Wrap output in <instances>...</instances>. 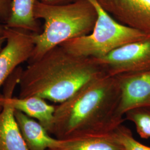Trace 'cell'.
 Listing matches in <instances>:
<instances>
[{
	"label": "cell",
	"instance_id": "d6986e66",
	"mask_svg": "<svg viewBox=\"0 0 150 150\" xmlns=\"http://www.w3.org/2000/svg\"><path fill=\"white\" fill-rule=\"evenodd\" d=\"M5 25H3L0 22V36L4 35V34H5Z\"/></svg>",
	"mask_w": 150,
	"mask_h": 150
},
{
	"label": "cell",
	"instance_id": "6da1fadb",
	"mask_svg": "<svg viewBox=\"0 0 150 150\" xmlns=\"http://www.w3.org/2000/svg\"><path fill=\"white\" fill-rule=\"evenodd\" d=\"M120 98L117 77L98 76L56 106L49 133L62 140L112 134L125 120Z\"/></svg>",
	"mask_w": 150,
	"mask_h": 150
},
{
	"label": "cell",
	"instance_id": "9a60e30c",
	"mask_svg": "<svg viewBox=\"0 0 150 150\" xmlns=\"http://www.w3.org/2000/svg\"><path fill=\"white\" fill-rule=\"evenodd\" d=\"M113 135L125 150H150V147L135 139L131 129L122 124L114 131Z\"/></svg>",
	"mask_w": 150,
	"mask_h": 150
},
{
	"label": "cell",
	"instance_id": "4fadbf2b",
	"mask_svg": "<svg viewBox=\"0 0 150 150\" xmlns=\"http://www.w3.org/2000/svg\"><path fill=\"white\" fill-rule=\"evenodd\" d=\"M52 150H125L113 133L103 136L64 139L59 147Z\"/></svg>",
	"mask_w": 150,
	"mask_h": 150
},
{
	"label": "cell",
	"instance_id": "ffe728a7",
	"mask_svg": "<svg viewBox=\"0 0 150 150\" xmlns=\"http://www.w3.org/2000/svg\"></svg>",
	"mask_w": 150,
	"mask_h": 150
},
{
	"label": "cell",
	"instance_id": "2e32d148",
	"mask_svg": "<svg viewBox=\"0 0 150 150\" xmlns=\"http://www.w3.org/2000/svg\"><path fill=\"white\" fill-rule=\"evenodd\" d=\"M13 0H0V22H6L11 16Z\"/></svg>",
	"mask_w": 150,
	"mask_h": 150
},
{
	"label": "cell",
	"instance_id": "9c48e42d",
	"mask_svg": "<svg viewBox=\"0 0 150 150\" xmlns=\"http://www.w3.org/2000/svg\"><path fill=\"white\" fill-rule=\"evenodd\" d=\"M15 88L5 86L3 97L15 110L37 120L48 131L51 129L56 106L48 103L46 100L36 96L27 97H13Z\"/></svg>",
	"mask_w": 150,
	"mask_h": 150
},
{
	"label": "cell",
	"instance_id": "3957f363",
	"mask_svg": "<svg viewBox=\"0 0 150 150\" xmlns=\"http://www.w3.org/2000/svg\"><path fill=\"white\" fill-rule=\"evenodd\" d=\"M33 13L36 19L43 20L44 26L40 33H33L34 48L28 64L66 41L90 33L97 16L96 8L88 0L62 5L38 1Z\"/></svg>",
	"mask_w": 150,
	"mask_h": 150
},
{
	"label": "cell",
	"instance_id": "7a4b0ae2",
	"mask_svg": "<svg viewBox=\"0 0 150 150\" xmlns=\"http://www.w3.org/2000/svg\"><path fill=\"white\" fill-rule=\"evenodd\" d=\"M103 74L106 73L96 59L76 56L57 46L22 70L18 97L36 96L59 104Z\"/></svg>",
	"mask_w": 150,
	"mask_h": 150
},
{
	"label": "cell",
	"instance_id": "277c9868",
	"mask_svg": "<svg viewBox=\"0 0 150 150\" xmlns=\"http://www.w3.org/2000/svg\"><path fill=\"white\" fill-rule=\"evenodd\" d=\"M88 1L96 10L95 26L90 33L71 39L59 45L69 52L80 57L101 59L126 44L150 38L117 21L97 0Z\"/></svg>",
	"mask_w": 150,
	"mask_h": 150
},
{
	"label": "cell",
	"instance_id": "5b68a950",
	"mask_svg": "<svg viewBox=\"0 0 150 150\" xmlns=\"http://www.w3.org/2000/svg\"><path fill=\"white\" fill-rule=\"evenodd\" d=\"M107 75L117 76L150 69V38L126 44L96 59Z\"/></svg>",
	"mask_w": 150,
	"mask_h": 150
},
{
	"label": "cell",
	"instance_id": "8992f818",
	"mask_svg": "<svg viewBox=\"0 0 150 150\" xmlns=\"http://www.w3.org/2000/svg\"><path fill=\"white\" fill-rule=\"evenodd\" d=\"M5 46L0 51V87L20 64L28 61L34 48L32 32L5 26Z\"/></svg>",
	"mask_w": 150,
	"mask_h": 150
},
{
	"label": "cell",
	"instance_id": "30bf717a",
	"mask_svg": "<svg viewBox=\"0 0 150 150\" xmlns=\"http://www.w3.org/2000/svg\"><path fill=\"white\" fill-rule=\"evenodd\" d=\"M16 122L30 150H54L59 147L62 140L50 135L37 120L15 110Z\"/></svg>",
	"mask_w": 150,
	"mask_h": 150
},
{
	"label": "cell",
	"instance_id": "7c38bea8",
	"mask_svg": "<svg viewBox=\"0 0 150 150\" xmlns=\"http://www.w3.org/2000/svg\"><path fill=\"white\" fill-rule=\"evenodd\" d=\"M47 0H13L11 16L6 22V27L23 30L38 33L42 31L40 23L36 19L33 8L38 1L46 2Z\"/></svg>",
	"mask_w": 150,
	"mask_h": 150
},
{
	"label": "cell",
	"instance_id": "5bb4252c",
	"mask_svg": "<svg viewBox=\"0 0 150 150\" xmlns=\"http://www.w3.org/2000/svg\"><path fill=\"white\" fill-rule=\"evenodd\" d=\"M125 120L134 123L137 134L142 139L150 138V108L139 107L129 110L124 115Z\"/></svg>",
	"mask_w": 150,
	"mask_h": 150
},
{
	"label": "cell",
	"instance_id": "ac0fdd59",
	"mask_svg": "<svg viewBox=\"0 0 150 150\" xmlns=\"http://www.w3.org/2000/svg\"><path fill=\"white\" fill-rule=\"evenodd\" d=\"M6 37L5 35L4 34V35L0 36V51L2 50V48H3L2 46L4 44L6 43Z\"/></svg>",
	"mask_w": 150,
	"mask_h": 150
},
{
	"label": "cell",
	"instance_id": "e0dca14e",
	"mask_svg": "<svg viewBox=\"0 0 150 150\" xmlns=\"http://www.w3.org/2000/svg\"><path fill=\"white\" fill-rule=\"evenodd\" d=\"M75 1V0H47L45 2L52 5H62L72 2Z\"/></svg>",
	"mask_w": 150,
	"mask_h": 150
},
{
	"label": "cell",
	"instance_id": "8fae6325",
	"mask_svg": "<svg viewBox=\"0 0 150 150\" xmlns=\"http://www.w3.org/2000/svg\"><path fill=\"white\" fill-rule=\"evenodd\" d=\"M0 150H30L16 122L15 109L0 95Z\"/></svg>",
	"mask_w": 150,
	"mask_h": 150
},
{
	"label": "cell",
	"instance_id": "ba28073f",
	"mask_svg": "<svg viewBox=\"0 0 150 150\" xmlns=\"http://www.w3.org/2000/svg\"><path fill=\"white\" fill-rule=\"evenodd\" d=\"M121 90L119 112L139 107L150 108V69L117 76Z\"/></svg>",
	"mask_w": 150,
	"mask_h": 150
},
{
	"label": "cell",
	"instance_id": "52a82bcc",
	"mask_svg": "<svg viewBox=\"0 0 150 150\" xmlns=\"http://www.w3.org/2000/svg\"><path fill=\"white\" fill-rule=\"evenodd\" d=\"M121 23L150 38V0H97Z\"/></svg>",
	"mask_w": 150,
	"mask_h": 150
}]
</instances>
